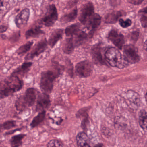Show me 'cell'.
<instances>
[{"label":"cell","mask_w":147,"mask_h":147,"mask_svg":"<svg viewBox=\"0 0 147 147\" xmlns=\"http://www.w3.org/2000/svg\"><path fill=\"white\" fill-rule=\"evenodd\" d=\"M24 86L23 80L19 77L11 76L5 82L4 86L0 89V98L2 99L20 91Z\"/></svg>","instance_id":"cell-1"},{"label":"cell","mask_w":147,"mask_h":147,"mask_svg":"<svg viewBox=\"0 0 147 147\" xmlns=\"http://www.w3.org/2000/svg\"><path fill=\"white\" fill-rule=\"evenodd\" d=\"M105 57L107 61L111 67L123 68L128 63L124 58H123L119 51L115 48L108 49L105 54Z\"/></svg>","instance_id":"cell-2"},{"label":"cell","mask_w":147,"mask_h":147,"mask_svg":"<svg viewBox=\"0 0 147 147\" xmlns=\"http://www.w3.org/2000/svg\"><path fill=\"white\" fill-rule=\"evenodd\" d=\"M57 74L51 70L44 71L41 74L40 87L43 92L51 93L54 86V82L57 77Z\"/></svg>","instance_id":"cell-3"},{"label":"cell","mask_w":147,"mask_h":147,"mask_svg":"<svg viewBox=\"0 0 147 147\" xmlns=\"http://www.w3.org/2000/svg\"><path fill=\"white\" fill-rule=\"evenodd\" d=\"M58 19V13L55 6H49L45 15L42 19V23L47 27H51L54 25Z\"/></svg>","instance_id":"cell-4"},{"label":"cell","mask_w":147,"mask_h":147,"mask_svg":"<svg viewBox=\"0 0 147 147\" xmlns=\"http://www.w3.org/2000/svg\"><path fill=\"white\" fill-rule=\"evenodd\" d=\"M124 58L128 63H136L140 60L136 48L131 45H125L124 47Z\"/></svg>","instance_id":"cell-5"},{"label":"cell","mask_w":147,"mask_h":147,"mask_svg":"<svg viewBox=\"0 0 147 147\" xmlns=\"http://www.w3.org/2000/svg\"><path fill=\"white\" fill-rule=\"evenodd\" d=\"M76 73L81 77L86 78L92 74L93 71V66L89 61H84L79 63L76 65Z\"/></svg>","instance_id":"cell-6"},{"label":"cell","mask_w":147,"mask_h":147,"mask_svg":"<svg viewBox=\"0 0 147 147\" xmlns=\"http://www.w3.org/2000/svg\"><path fill=\"white\" fill-rule=\"evenodd\" d=\"M48 41L46 38H43L35 45L32 50L26 57V60H31L39 56L44 52L48 46Z\"/></svg>","instance_id":"cell-7"},{"label":"cell","mask_w":147,"mask_h":147,"mask_svg":"<svg viewBox=\"0 0 147 147\" xmlns=\"http://www.w3.org/2000/svg\"><path fill=\"white\" fill-rule=\"evenodd\" d=\"M94 13V7L92 2H88L82 7L80 13L79 19L83 24L86 23L88 20Z\"/></svg>","instance_id":"cell-8"},{"label":"cell","mask_w":147,"mask_h":147,"mask_svg":"<svg viewBox=\"0 0 147 147\" xmlns=\"http://www.w3.org/2000/svg\"><path fill=\"white\" fill-rule=\"evenodd\" d=\"M51 104L50 98L48 94L42 92L40 93L38 97L36 110L40 112L48 109Z\"/></svg>","instance_id":"cell-9"},{"label":"cell","mask_w":147,"mask_h":147,"mask_svg":"<svg viewBox=\"0 0 147 147\" xmlns=\"http://www.w3.org/2000/svg\"><path fill=\"white\" fill-rule=\"evenodd\" d=\"M30 11L29 8L22 10L15 18V23L18 28L21 29L24 27L30 18Z\"/></svg>","instance_id":"cell-10"},{"label":"cell","mask_w":147,"mask_h":147,"mask_svg":"<svg viewBox=\"0 0 147 147\" xmlns=\"http://www.w3.org/2000/svg\"><path fill=\"white\" fill-rule=\"evenodd\" d=\"M108 38L117 48L122 49L124 44V37L116 30H112L108 35Z\"/></svg>","instance_id":"cell-11"},{"label":"cell","mask_w":147,"mask_h":147,"mask_svg":"<svg viewBox=\"0 0 147 147\" xmlns=\"http://www.w3.org/2000/svg\"><path fill=\"white\" fill-rule=\"evenodd\" d=\"M101 18L97 13H94L87 21V26L91 32H93L97 29L101 23Z\"/></svg>","instance_id":"cell-12"},{"label":"cell","mask_w":147,"mask_h":147,"mask_svg":"<svg viewBox=\"0 0 147 147\" xmlns=\"http://www.w3.org/2000/svg\"><path fill=\"white\" fill-rule=\"evenodd\" d=\"M24 98L28 107L32 106L36 99V92L33 88H30L26 90L24 95Z\"/></svg>","instance_id":"cell-13"},{"label":"cell","mask_w":147,"mask_h":147,"mask_svg":"<svg viewBox=\"0 0 147 147\" xmlns=\"http://www.w3.org/2000/svg\"><path fill=\"white\" fill-rule=\"evenodd\" d=\"M63 32V30L62 29H56L52 32L48 41V44L51 48H53L57 43L62 38Z\"/></svg>","instance_id":"cell-14"},{"label":"cell","mask_w":147,"mask_h":147,"mask_svg":"<svg viewBox=\"0 0 147 147\" xmlns=\"http://www.w3.org/2000/svg\"><path fill=\"white\" fill-rule=\"evenodd\" d=\"M32 64V63L31 62H25L20 67L18 68L16 70L13 71L11 76L18 77L21 76H24L30 70Z\"/></svg>","instance_id":"cell-15"},{"label":"cell","mask_w":147,"mask_h":147,"mask_svg":"<svg viewBox=\"0 0 147 147\" xmlns=\"http://www.w3.org/2000/svg\"><path fill=\"white\" fill-rule=\"evenodd\" d=\"M123 14V13L119 11H114L108 13L105 17V23L107 24H115Z\"/></svg>","instance_id":"cell-16"},{"label":"cell","mask_w":147,"mask_h":147,"mask_svg":"<svg viewBox=\"0 0 147 147\" xmlns=\"http://www.w3.org/2000/svg\"><path fill=\"white\" fill-rule=\"evenodd\" d=\"M44 34L45 32L41 30L40 26H35L26 31L25 33V36L26 39H29L31 38H38Z\"/></svg>","instance_id":"cell-17"},{"label":"cell","mask_w":147,"mask_h":147,"mask_svg":"<svg viewBox=\"0 0 147 147\" xmlns=\"http://www.w3.org/2000/svg\"><path fill=\"white\" fill-rule=\"evenodd\" d=\"M77 145L79 147H89L90 141L87 135L84 132H80L76 136Z\"/></svg>","instance_id":"cell-18"},{"label":"cell","mask_w":147,"mask_h":147,"mask_svg":"<svg viewBox=\"0 0 147 147\" xmlns=\"http://www.w3.org/2000/svg\"><path fill=\"white\" fill-rule=\"evenodd\" d=\"M92 55L93 58L95 62L100 64L104 63L100 48L99 45H95L92 48Z\"/></svg>","instance_id":"cell-19"},{"label":"cell","mask_w":147,"mask_h":147,"mask_svg":"<svg viewBox=\"0 0 147 147\" xmlns=\"http://www.w3.org/2000/svg\"><path fill=\"white\" fill-rule=\"evenodd\" d=\"M45 115H46V111L45 110L39 112V113L32 119L30 124V126L31 128H35L39 125L44 120Z\"/></svg>","instance_id":"cell-20"},{"label":"cell","mask_w":147,"mask_h":147,"mask_svg":"<svg viewBox=\"0 0 147 147\" xmlns=\"http://www.w3.org/2000/svg\"><path fill=\"white\" fill-rule=\"evenodd\" d=\"M75 46L74 39L72 38H67L63 44V50L66 54H70L74 51Z\"/></svg>","instance_id":"cell-21"},{"label":"cell","mask_w":147,"mask_h":147,"mask_svg":"<svg viewBox=\"0 0 147 147\" xmlns=\"http://www.w3.org/2000/svg\"><path fill=\"white\" fill-rule=\"evenodd\" d=\"M26 136L25 134H20L13 136L10 140L11 146L13 147L21 146L22 144V140Z\"/></svg>","instance_id":"cell-22"},{"label":"cell","mask_w":147,"mask_h":147,"mask_svg":"<svg viewBox=\"0 0 147 147\" xmlns=\"http://www.w3.org/2000/svg\"><path fill=\"white\" fill-rule=\"evenodd\" d=\"M15 107L18 111H23L29 107L24 98V95L20 96L15 102Z\"/></svg>","instance_id":"cell-23"},{"label":"cell","mask_w":147,"mask_h":147,"mask_svg":"<svg viewBox=\"0 0 147 147\" xmlns=\"http://www.w3.org/2000/svg\"><path fill=\"white\" fill-rule=\"evenodd\" d=\"M77 14H78V11H77V8H75L71 12L63 16L61 19V21L64 23L72 22L76 18Z\"/></svg>","instance_id":"cell-24"},{"label":"cell","mask_w":147,"mask_h":147,"mask_svg":"<svg viewBox=\"0 0 147 147\" xmlns=\"http://www.w3.org/2000/svg\"><path fill=\"white\" fill-rule=\"evenodd\" d=\"M147 112L144 110L140 111L139 114V123L141 128L144 130L147 129Z\"/></svg>","instance_id":"cell-25"},{"label":"cell","mask_w":147,"mask_h":147,"mask_svg":"<svg viewBox=\"0 0 147 147\" xmlns=\"http://www.w3.org/2000/svg\"><path fill=\"white\" fill-rule=\"evenodd\" d=\"M79 31L80 26L77 24H75L67 27L65 30V33L67 36H70L75 35Z\"/></svg>","instance_id":"cell-26"},{"label":"cell","mask_w":147,"mask_h":147,"mask_svg":"<svg viewBox=\"0 0 147 147\" xmlns=\"http://www.w3.org/2000/svg\"><path fill=\"white\" fill-rule=\"evenodd\" d=\"M33 41L27 42L25 44L20 46L16 51V53L18 55H23L26 54L31 49L33 45Z\"/></svg>","instance_id":"cell-27"},{"label":"cell","mask_w":147,"mask_h":147,"mask_svg":"<svg viewBox=\"0 0 147 147\" xmlns=\"http://www.w3.org/2000/svg\"><path fill=\"white\" fill-rule=\"evenodd\" d=\"M75 39L74 41L75 45H78L81 44L83 41L85 40L87 37V35L86 32L83 31H79L76 34Z\"/></svg>","instance_id":"cell-28"},{"label":"cell","mask_w":147,"mask_h":147,"mask_svg":"<svg viewBox=\"0 0 147 147\" xmlns=\"http://www.w3.org/2000/svg\"><path fill=\"white\" fill-rule=\"evenodd\" d=\"M140 12H143L144 14L141 16L140 18V22L142 26L144 28H146L147 26V7H145L144 9L140 11Z\"/></svg>","instance_id":"cell-29"},{"label":"cell","mask_w":147,"mask_h":147,"mask_svg":"<svg viewBox=\"0 0 147 147\" xmlns=\"http://www.w3.org/2000/svg\"><path fill=\"white\" fill-rule=\"evenodd\" d=\"M16 122L14 120H8L2 124V127L4 129L10 130L16 126Z\"/></svg>","instance_id":"cell-30"},{"label":"cell","mask_w":147,"mask_h":147,"mask_svg":"<svg viewBox=\"0 0 147 147\" xmlns=\"http://www.w3.org/2000/svg\"><path fill=\"white\" fill-rule=\"evenodd\" d=\"M119 24L120 26L123 28H127L131 26L132 22L129 19H127L125 20L122 19H119Z\"/></svg>","instance_id":"cell-31"},{"label":"cell","mask_w":147,"mask_h":147,"mask_svg":"<svg viewBox=\"0 0 147 147\" xmlns=\"http://www.w3.org/2000/svg\"><path fill=\"white\" fill-rule=\"evenodd\" d=\"M47 147H62V144L57 140H51L47 145Z\"/></svg>","instance_id":"cell-32"},{"label":"cell","mask_w":147,"mask_h":147,"mask_svg":"<svg viewBox=\"0 0 147 147\" xmlns=\"http://www.w3.org/2000/svg\"><path fill=\"white\" fill-rule=\"evenodd\" d=\"M139 36V32L137 31L132 32L130 35L131 39L136 42L138 40Z\"/></svg>","instance_id":"cell-33"},{"label":"cell","mask_w":147,"mask_h":147,"mask_svg":"<svg viewBox=\"0 0 147 147\" xmlns=\"http://www.w3.org/2000/svg\"><path fill=\"white\" fill-rule=\"evenodd\" d=\"M8 29V26L4 25H0V33H3L5 32Z\"/></svg>","instance_id":"cell-34"},{"label":"cell","mask_w":147,"mask_h":147,"mask_svg":"<svg viewBox=\"0 0 147 147\" xmlns=\"http://www.w3.org/2000/svg\"><path fill=\"white\" fill-rule=\"evenodd\" d=\"M130 3L134 5H139L144 0H129Z\"/></svg>","instance_id":"cell-35"},{"label":"cell","mask_w":147,"mask_h":147,"mask_svg":"<svg viewBox=\"0 0 147 147\" xmlns=\"http://www.w3.org/2000/svg\"><path fill=\"white\" fill-rule=\"evenodd\" d=\"M20 130H21V129H17L13 130L10 131H8V132H6L5 135V136H7V135H11V134H13V133H14V132H16V131Z\"/></svg>","instance_id":"cell-36"},{"label":"cell","mask_w":147,"mask_h":147,"mask_svg":"<svg viewBox=\"0 0 147 147\" xmlns=\"http://www.w3.org/2000/svg\"><path fill=\"white\" fill-rule=\"evenodd\" d=\"M4 6V2L3 0H0V7Z\"/></svg>","instance_id":"cell-37"},{"label":"cell","mask_w":147,"mask_h":147,"mask_svg":"<svg viewBox=\"0 0 147 147\" xmlns=\"http://www.w3.org/2000/svg\"><path fill=\"white\" fill-rule=\"evenodd\" d=\"M2 128H3L2 127V125L0 124V132L1 131V129H2Z\"/></svg>","instance_id":"cell-38"},{"label":"cell","mask_w":147,"mask_h":147,"mask_svg":"<svg viewBox=\"0 0 147 147\" xmlns=\"http://www.w3.org/2000/svg\"><path fill=\"white\" fill-rule=\"evenodd\" d=\"M0 85H1V82H0Z\"/></svg>","instance_id":"cell-39"},{"label":"cell","mask_w":147,"mask_h":147,"mask_svg":"<svg viewBox=\"0 0 147 147\" xmlns=\"http://www.w3.org/2000/svg\"><path fill=\"white\" fill-rule=\"evenodd\" d=\"M0 59H1V57H0Z\"/></svg>","instance_id":"cell-40"}]
</instances>
